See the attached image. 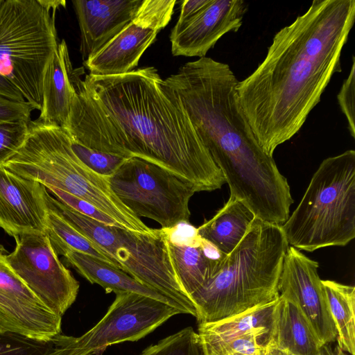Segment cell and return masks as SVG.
<instances>
[{"label":"cell","mask_w":355,"mask_h":355,"mask_svg":"<svg viewBox=\"0 0 355 355\" xmlns=\"http://www.w3.org/2000/svg\"><path fill=\"white\" fill-rule=\"evenodd\" d=\"M34 110L27 101H18L0 95V123L18 121L30 122Z\"/></svg>","instance_id":"33"},{"label":"cell","mask_w":355,"mask_h":355,"mask_svg":"<svg viewBox=\"0 0 355 355\" xmlns=\"http://www.w3.org/2000/svg\"><path fill=\"white\" fill-rule=\"evenodd\" d=\"M65 261L92 284L102 286L106 293L123 292L144 295L171 305L185 313L182 308L159 292L136 280L123 270L106 262L73 250L63 255Z\"/></svg>","instance_id":"20"},{"label":"cell","mask_w":355,"mask_h":355,"mask_svg":"<svg viewBox=\"0 0 355 355\" xmlns=\"http://www.w3.org/2000/svg\"><path fill=\"white\" fill-rule=\"evenodd\" d=\"M39 3L46 10L49 11L52 10V12H55V10L61 6H65L66 1H59V0H37Z\"/></svg>","instance_id":"38"},{"label":"cell","mask_w":355,"mask_h":355,"mask_svg":"<svg viewBox=\"0 0 355 355\" xmlns=\"http://www.w3.org/2000/svg\"><path fill=\"white\" fill-rule=\"evenodd\" d=\"M55 13L37 0H5L0 8V74L40 111L44 71L59 44Z\"/></svg>","instance_id":"8"},{"label":"cell","mask_w":355,"mask_h":355,"mask_svg":"<svg viewBox=\"0 0 355 355\" xmlns=\"http://www.w3.org/2000/svg\"><path fill=\"white\" fill-rule=\"evenodd\" d=\"M14 239L15 248L6 257L8 265L47 307L62 317L76 299L78 282L60 261L46 234Z\"/></svg>","instance_id":"11"},{"label":"cell","mask_w":355,"mask_h":355,"mask_svg":"<svg viewBox=\"0 0 355 355\" xmlns=\"http://www.w3.org/2000/svg\"><path fill=\"white\" fill-rule=\"evenodd\" d=\"M30 122L18 121L0 123V165L12 157L23 146L29 132Z\"/></svg>","instance_id":"30"},{"label":"cell","mask_w":355,"mask_h":355,"mask_svg":"<svg viewBox=\"0 0 355 355\" xmlns=\"http://www.w3.org/2000/svg\"><path fill=\"white\" fill-rule=\"evenodd\" d=\"M209 0H184L182 3L179 18L171 30L176 31L195 16Z\"/></svg>","instance_id":"35"},{"label":"cell","mask_w":355,"mask_h":355,"mask_svg":"<svg viewBox=\"0 0 355 355\" xmlns=\"http://www.w3.org/2000/svg\"><path fill=\"white\" fill-rule=\"evenodd\" d=\"M355 58L352 56V63L347 78L343 81L337 95L338 102L348 123L350 135L355 138Z\"/></svg>","instance_id":"32"},{"label":"cell","mask_w":355,"mask_h":355,"mask_svg":"<svg viewBox=\"0 0 355 355\" xmlns=\"http://www.w3.org/2000/svg\"><path fill=\"white\" fill-rule=\"evenodd\" d=\"M167 245L176 277L189 298L218 272L221 266L211 261L205 256L200 243L198 245H182L167 241Z\"/></svg>","instance_id":"23"},{"label":"cell","mask_w":355,"mask_h":355,"mask_svg":"<svg viewBox=\"0 0 355 355\" xmlns=\"http://www.w3.org/2000/svg\"><path fill=\"white\" fill-rule=\"evenodd\" d=\"M70 139L71 148L79 159L91 170L105 178L111 177L128 159L88 148L71 137Z\"/></svg>","instance_id":"29"},{"label":"cell","mask_w":355,"mask_h":355,"mask_svg":"<svg viewBox=\"0 0 355 355\" xmlns=\"http://www.w3.org/2000/svg\"><path fill=\"white\" fill-rule=\"evenodd\" d=\"M0 355H69V336L44 340L0 330Z\"/></svg>","instance_id":"26"},{"label":"cell","mask_w":355,"mask_h":355,"mask_svg":"<svg viewBox=\"0 0 355 355\" xmlns=\"http://www.w3.org/2000/svg\"><path fill=\"white\" fill-rule=\"evenodd\" d=\"M271 331H254L227 341L202 345L205 355H263Z\"/></svg>","instance_id":"27"},{"label":"cell","mask_w":355,"mask_h":355,"mask_svg":"<svg viewBox=\"0 0 355 355\" xmlns=\"http://www.w3.org/2000/svg\"><path fill=\"white\" fill-rule=\"evenodd\" d=\"M73 98L67 131L88 148L139 157L191 182L198 191L225 183L174 91L153 67L87 74Z\"/></svg>","instance_id":"1"},{"label":"cell","mask_w":355,"mask_h":355,"mask_svg":"<svg viewBox=\"0 0 355 355\" xmlns=\"http://www.w3.org/2000/svg\"><path fill=\"white\" fill-rule=\"evenodd\" d=\"M175 0H143L132 20L83 62L94 76L128 73L171 19Z\"/></svg>","instance_id":"12"},{"label":"cell","mask_w":355,"mask_h":355,"mask_svg":"<svg viewBox=\"0 0 355 355\" xmlns=\"http://www.w3.org/2000/svg\"><path fill=\"white\" fill-rule=\"evenodd\" d=\"M73 71L68 47L62 40L44 71L42 107L37 121L62 128L66 126L74 92Z\"/></svg>","instance_id":"18"},{"label":"cell","mask_w":355,"mask_h":355,"mask_svg":"<svg viewBox=\"0 0 355 355\" xmlns=\"http://www.w3.org/2000/svg\"><path fill=\"white\" fill-rule=\"evenodd\" d=\"M181 313L176 308L156 299L123 292L105 315L79 337L70 336L71 355H102L112 345L143 338L170 318Z\"/></svg>","instance_id":"10"},{"label":"cell","mask_w":355,"mask_h":355,"mask_svg":"<svg viewBox=\"0 0 355 355\" xmlns=\"http://www.w3.org/2000/svg\"><path fill=\"white\" fill-rule=\"evenodd\" d=\"M4 1H5V0H0V8L2 6Z\"/></svg>","instance_id":"40"},{"label":"cell","mask_w":355,"mask_h":355,"mask_svg":"<svg viewBox=\"0 0 355 355\" xmlns=\"http://www.w3.org/2000/svg\"><path fill=\"white\" fill-rule=\"evenodd\" d=\"M108 182L120 201L136 216L169 229L189 222V202L197 192L189 181L147 160L130 157Z\"/></svg>","instance_id":"9"},{"label":"cell","mask_w":355,"mask_h":355,"mask_svg":"<svg viewBox=\"0 0 355 355\" xmlns=\"http://www.w3.org/2000/svg\"><path fill=\"white\" fill-rule=\"evenodd\" d=\"M322 282L337 331L338 345L355 355V288L332 280Z\"/></svg>","instance_id":"24"},{"label":"cell","mask_w":355,"mask_h":355,"mask_svg":"<svg viewBox=\"0 0 355 355\" xmlns=\"http://www.w3.org/2000/svg\"><path fill=\"white\" fill-rule=\"evenodd\" d=\"M241 201L230 197L225 205L198 229L199 235L228 254L240 243L255 218Z\"/></svg>","instance_id":"21"},{"label":"cell","mask_w":355,"mask_h":355,"mask_svg":"<svg viewBox=\"0 0 355 355\" xmlns=\"http://www.w3.org/2000/svg\"><path fill=\"white\" fill-rule=\"evenodd\" d=\"M40 183L0 165V227L8 235L46 234L49 209Z\"/></svg>","instance_id":"16"},{"label":"cell","mask_w":355,"mask_h":355,"mask_svg":"<svg viewBox=\"0 0 355 355\" xmlns=\"http://www.w3.org/2000/svg\"><path fill=\"white\" fill-rule=\"evenodd\" d=\"M288 247L281 225L255 217L218 272L191 295L198 324L278 298L279 279Z\"/></svg>","instance_id":"4"},{"label":"cell","mask_w":355,"mask_h":355,"mask_svg":"<svg viewBox=\"0 0 355 355\" xmlns=\"http://www.w3.org/2000/svg\"><path fill=\"white\" fill-rule=\"evenodd\" d=\"M3 166L46 189L56 188L92 204L122 228L144 234L157 231L120 201L111 189L108 178L95 173L79 159L71 148L69 135L61 127L31 121L24 144Z\"/></svg>","instance_id":"5"},{"label":"cell","mask_w":355,"mask_h":355,"mask_svg":"<svg viewBox=\"0 0 355 355\" xmlns=\"http://www.w3.org/2000/svg\"><path fill=\"white\" fill-rule=\"evenodd\" d=\"M0 95L18 101H26L21 92L1 74Z\"/></svg>","instance_id":"36"},{"label":"cell","mask_w":355,"mask_h":355,"mask_svg":"<svg viewBox=\"0 0 355 355\" xmlns=\"http://www.w3.org/2000/svg\"><path fill=\"white\" fill-rule=\"evenodd\" d=\"M221 171L230 197L256 217L277 222L293 202L286 178L258 143L239 101L230 66L211 58L189 62L164 79Z\"/></svg>","instance_id":"3"},{"label":"cell","mask_w":355,"mask_h":355,"mask_svg":"<svg viewBox=\"0 0 355 355\" xmlns=\"http://www.w3.org/2000/svg\"><path fill=\"white\" fill-rule=\"evenodd\" d=\"M140 355H205L198 334L186 327L146 348Z\"/></svg>","instance_id":"28"},{"label":"cell","mask_w":355,"mask_h":355,"mask_svg":"<svg viewBox=\"0 0 355 355\" xmlns=\"http://www.w3.org/2000/svg\"><path fill=\"white\" fill-rule=\"evenodd\" d=\"M46 190L54 195L57 200L76 211L105 225L121 227L114 219L102 212L92 204L56 188L49 187Z\"/></svg>","instance_id":"31"},{"label":"cell","mask_w":355,"mask_h":355,"mask_svg":"<svg viewBox=\"0 0 355 355\" xmlns=\"http://www.w3.org/2000/svg\"><path fill=\"white\" fill-rule=\"evenodd\" d=\"M288 245L313 252L355 237V150L324 159L282 225Z\"/></svg>","instance_id":"6"},{"label":"cell","mask_w":355,"mask_h":355,"mask_svg":"<svg viewBox=\"0 0 355 355\" xmlns=\"http://www.w3.org/2000/svg\"><path fill=\"white\" fill-rule=\"evenodd\" d=\"M354 21V0H314L274 35L263 60L239 81V103L268 155L298 132L341 71V52Z\"/></svg>","instance_id":"2"},{"label":"cell","mask_w":355,"mask_h":355,"mask_svg":"<svg viewBox=\"0 0 355 355\" xmlns=\"http://www.w3.org/2000/svg\"><path fill=\"white\" fill-rule=\"evenodd\" d=\"M270 341L291 355H315L324 345L297 305L281 295L274 311Z\"/></svg>","instance_id":"19"},{"label":"cell","mask_w":355,"mask_h":355,"mask_svg":"<svg viewBox=\"0 0 355 355\" xmlns=\"http://www.w3.org/2000/svg\"><path fill=\"white\" fill-rule=\"evenodd\" d=\"M291 355V354H290ZM315 355H347L345 351L341 349L337 345L334 349L330 343H326L321 346L319 352Z\"/></svg>","instance_id":"37"},{"label":"cell","mask_w":355,"mask_h":355,"mask_svg":"<svg viewBox=\"0 0 355 355\" xmlns=\"http://www.w3.org/2000/svg\"><path fill=\"white\" fill-rule=\"evenodd\" d=\"M278 298L215 322L198 324V334L201 344L227 341L254 331H272Z\"/></svg>","instance_id":"22"},{"label":"cell","mask_w":355,"mask_h":355,"mask_svg":"<svg viewBox=\"0 0 355 355\" xmlns=\"http://www.w3.org/2000/svg\"><path fill=\"white\" fill-rule=\"evenodd\" d=\"M248 8L243 0H209L180 29L171 32L172 54L205 57L222 36L239 31Z\"/></svg>","instance_id":"15"},{"label":"cell","mask_w":355,"mask_h":355,"mask_svg":"<svg viewBox=\"0 0 355 355\" xmlns=\"http://www.w3.org/2000/svg\"><path fill=\"white\" fill-rule=\"evenodd\" d=\"M44 195L49 207L116 260L125 272L176 302L185 313L196 316L194 304L174 272L164 229H157L153 234H144L105 225L53 198L46 189Z\"/></svg>","instance_id":"7"},{"label":"cell","mask_w":355,"mask_h":355,"mask_svg":"<svg viewBox=\"0 0 355 355\" xmlns=\"http://www.w3.org/2000/svg\"><path fill=\"white\" fill-rule=\"evenodd\" d=\"M143 0H75L83 62L100 50L134 18Z\"/></svg>","instance_id":"17"},{"label":"cell","mask_w":355,"mask_h":355,"mask_svg":"<svg viewBox=\"0 0 355 355\" xmlns=\"http://www.w3.org/2000/svg\"><path fill=\"white\" fill-rule=\"evenodd\" d=\"M263 355H290L275 346L270 341L268 343Z\"/></svg>","instance_id":"39"},{"label":"cell","mask_w":355,"mask_h":355,"mask_svg":"<svg viewBox=\"0 0 355 355\" xmlns=\"http://www.w3.org/2000/svg\"><path fill=\"white\" fill-rule=\"evenodd\" d=\"M48 209L46 234L58 255L63 256L66 252L73 250L122 270L121 265L116 260L78 231L55 210L49 206Z\"/></svg>","instance_id":"25"},{"label":"cell","mask_w":355,"mask_h":355,"mask_svg":"<svg viewBox=\"0 0 355 355\" xmlns=\"http://www.w3.org/2000/svg\"><path fill=\"white\" fill-rule=\"evenodd\" d=\"M0 244V330L49 340L61 334L62 317L47 307L8 265Z\"/></svg>","instance_id":"13"},{"label":"cell","mask_w":355,"mask_h":355,"mask_svg":"<svg viewBox=\"0 0 355 355\" xmlns=\"http://www.w3.org/2000/svg\"><path fill=\"white\" fill-rule=\"evenodd\" d=\"M164 230L167 241L174 244L198 245L202 239L198 232V229L189 222H181L173 227Z\"/></svg>","instance_id":"34"},{"label":"cell","mask_w":355,"mask_h":355,"mask_svg":"<svg viewBox=\"0 0 355 355\" xmlns=\"http://www.w3.org/2000/svg\"><path fill=\"white\" fill-rule=\"evenodd\" d=\"M317 261L289 246L279 279V295L294 302L322 344L334 342L337 331L329 312Z\"/></svg>","instance_id":"14"}]
</instances>
